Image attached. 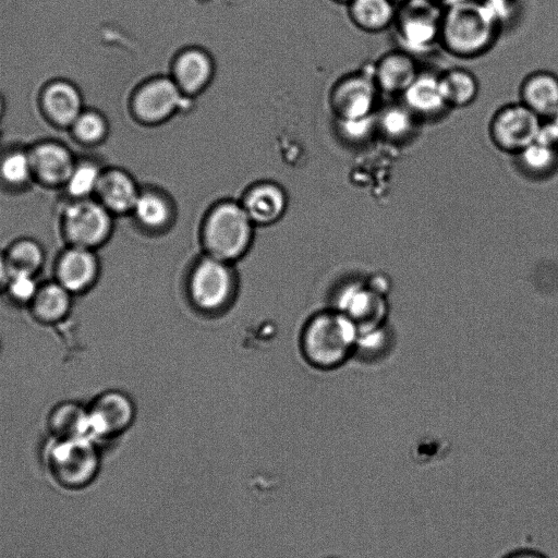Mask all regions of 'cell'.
I'll return each instance as SVG.
<instances>
[{
    "label": "cell",
    "mask_w": 558,
    "mask_h": 558,
    "mask_svg": "<svg viewBox=\"0 0 558 558\" xmlns=\"http://www.w3.org/2000/svg\"><path fill=\"white\" fill-rule=\"evenodd\" d=\"M497 36V15L486 4L463 1L449 5L441 15L439 41L458 58L485 53Z\"/></svg>",
    "instance_id": "obj_1"
},
{
    "label": "cell",
    "mask_w": 558,
    "mask_h": 558,
    "mask_svg": "<svg viewBox=\"0 0 558 558\" xmlns=\"http://www.w3.org/2000/svg\"><path fill=\"white\" fill-rule=\"evenodd\" d=\"M38 288L39 283L36 280V276L26 272L11 271L4 292L12 302L28 306Z\"/></svg>",
    "instance_id": "obj_33"
},
{
    "label": "cell",
    "mask_w": 558,
    "mask_h": 558,
    "mask_svg": "<svg viewBox=\"0 0 558 558\" xmlns=\"http://www.w3.org/2000/svg\"><path fill=\"white\" fill-rule=\"evenodd\" d=\"M538 137L558 148V110L542 120Z\"/></svg>",
    "instance_id": "obj_35"
},
{
    "label": "cell",
    "mask_w": 558,
    "mask_h": 558,
    "mask_svg": "<svg viewBox=\"0 0 558 558\" xmlns=\"http://www.w3.org/2000/svg\"><path fill=\"white\" fill-rule=\"evenodd\" d=\"M506 558H545L544 556L534 551H520L512 554Z\"/></svg>",
    "instance_id": "obj_37"
},
{
    "label": "cell",
    "mask_w": 558,
    "mask_h": 558,
    "mask_svg": "<svg viewBox=\"0 0 558 558\" xmlns=\"http://www.w3.org/2000/svg\"><path fill=\"white\" fill-rule=\"evenodd\" d=\"M43 107L56 124L71 126L83 111L82 96L72 83L54 81L43 93Z\"/></svg>",
    "instance_id": "obj_19"
},
{
    "label": "cell",
    "mask_w": 558,
    "mask_h": 558,
    "mask_svg": "<svg viewBox=\"0 0 558 558\" xmlns=\"http://www.w3.org/2000/svg\"><path fill=\"white\" fill-rule=\"evenodd\" d=\"M301 343L303 354L312 365L331 369L344 363L355 350L357 329L351 319L333 308L307 320Z\"/></svg>",
    "instance_id": "obj_2"
},
{
    "label": "cell",
    "mask_w": 558,
    "mask_h": 558,
    "mask_svg": "<svg viewBox=\"0 0 558 558\" xmlns=\"http://www.w3.org/2000/svg\"><path fill=\"white\" fill-rule=\"evenodd\" d=\"M48 426L52 438H90L88 409L77 403L66 402L57 405L50 413Z\"/></svg>",
    "instance_id": "obj_26"
},
{
    "label": "cell",
    "mask_w": 558,
    "mask_h": 558,
    "mask_svg": "<svg viewBox=\"0 0 558 558\" xmlns=\"http://www.w3.org/2000/svg\"><path fill=\"white\" fill-rule=\"evenodd\" d=\"M384 294L373 283L369 286L352 284L338 294L335 310L354 323L357 335L375 332L387 314Z\"/></svg>",
    "instance_id": "obj_9"
},
{
    "label": "cell",
    "mask_w": 558,
    "mask_h": 558,
    "mask_svg": "<svg viewBox=\"0 0 558 558\" xmlns=\"http://www.w3.org/2000/svg\"><path fill=\"white\" fill-rule=\"evenodd\" d=\"M336 1H338V2H342V3H347V4H348V3H349L350 1H352V0H336Z\"/></svg>",
    "instance_id": "obj_40"
},
{
    "label": "cell",
    "mask_w": 558,
    "mask_h": 558,
    "mask_svg": "<svg viewBox=\"0 0 558 558\" xmlns=\"http://www.w3.org/2000/svg\"><path fill=\"white\" fill-rule=\"evenodd\" d=\"M400 99L420 121L437 119L450 109L441 92L439 74L430 72H420Z\"/></svg>",
    "instance_id": "obj_15"
},
{
    "label": "cell",
    "mask_w": 558,
    "mask_h": 558,
    "mask_svg": "<svg viewBox=\"0 0 558 558\" xmlns=\"http://www.w3.org/2000/svg\"><path fill=\"white\" fill-rule=\"evenodd\" d=\"M96 194L112 215H124L132 213L140 192L128 173L111 169L101 173Z\"/></svg>",
    "instance_id": "obj_18"
},
{
    "label": "cell",
    "mask_w": 558,
    "mask_h": 558,
    "mask_svg": "<svg viewBox=\"0 0 558 558\" xmlns=\"http://www.w3.org/2000/svg\"><path fill=\"white\" fill-rule=\"evenodd\" d=\"M101 173L99 167L90 161L76 162L64 186L74 201L87 198L96 193Z\"/></svg>",
    "instance_id": "obj_30"
},
{
    "label": "cell",
    "mask_w": 558,
    "mask_h": 558,
    "mask_svg": "<svg viewBox=\"0 0 558 558\" xmlns=\"http://www.w3.org/2000/svg\"><path fill=\"white\" fill-rule=\"evenodd\" d=\"M34 175L28 151L21 149L7 153L0 160V178L10 186L27 184Z\"/></svg>",
    "instance_id": "obj_31"
},
{
    "label": "cell",
    "mask_w": 558,
    "mask_h": 558,
    "mask_svg": "<svg viewBox=\"0 0 558 558\" xmlns=\"http://www.w3.org/2000/svg\"><path fill=\"white\" fill-rule=\"evenodd\" d=\"M380 92L372 73L357 72L342 78L331 94L337 120L369 117L376 112Z\"/></svg>",
    "instance_id": "obj_8"
},
{
    "label": "cell",
    "mask_w": 558,
    "mask_h": 558,
    "mask_svg": "<svg viewBox=\"0 0 558 558\" xmlns=\"http://www.w3.org/2000/svg\"><path fill=\"white\" fill-rule=\"evenodd\" d=\"M396 4L401 5L409 0H392Z\"/></svg>",
    "instance_id": "obj_39"
},
{
    "label": "cell",
    "mask_w": 558,
    "mask_h": 558,
    "mask_svg": "<svg viewBox=\"0 0 558 558\" xmlns=\"http://www.w3.org/2000/svg\"><path fill=\"white\" fill-rule=\"evenodd\" d=\"M10 274L4 254H0V292L4 291Z\"/></svg>",
    "instance_id": "obj_36"
},
{
    "label": "cell",
    "mask_w": 558,
    "mask_h": 558,
    "mask_svg": "<svg viewBox=\"0 0 558 558\" xmlns=\"http://www.w3.org/2000/svg\"><path fill=\"white\" fill-rule=\"evenodd\" d=\"M181 89L174 81L154 80L140 88L133 99L136 116L146 122H159L171 116L182 104Z\"/></svg>",
    "instance_id": "obj_13"
},
{
    "label": "cell",
    "mask_w": 558,
    "mask_h": 558,
    "mask_svg": "<svg viewBox=\"0 0 558 558\" xmlns=\"http://www.w3.org/2000/svg\"><path fill=\"white\" fill-rule=\"evenodd\" d=\"M28 153L34 175L51 185H64L76 163L68 147L53 141L38 143Z\"/></svg>",
    "instance_id": "obj_16"
},
{
    "label": "cell",
    "mask_w": 558,
    "mask_h": 558,
    "mask_svg": "<svg viewBox=\"0 0 558 558\" xmlns=\"http://www.w3.org/2000/svg\"><path fill=\"white\" fill-rule=\"evenodd\" d=\"M375 120L377 136L392 143L410 140L421 122L402 101L377 109Z\"/></svg>",
    "instance_id": "obj_22"
},
{
    "label": "cell",
    "mask_w": 558,
    "mask_h": 558,
    "mask_svg": "<svg viewBox=\"0 0 558 558\" xmlns=\"http://www.w3.org/2000/svg\"><path fill=\"white\" fill-rule=\"evenodd\" d=\"M213 65L209 57L199 50L183 52L174 64L175 83L186 94H196L209 82Z\"/></svg>",
    "instance_id": "obj_24"
},
{
    "label": "cell",
    "mask_w": 558,
    "mask_h": 558,
    "mask_svg": "<svg viewBox=\"0 0 558 558\" xmlns=\"http://www.w3.org/2000/svg\"><path fill=\"white\" fill-rule=\"evenodd\" d=\"M54 276V280L73 295L88 292L100 276L96 251L69 245L57 258Z\"/></svg>",
    "instance_id": "obj_12"
},
{
    "label": "cell",
    "mask_w": 558,
    "mask_h": 558,
    "mask_svg": "<svg viewBox=\"0 0 558 558\" xmlns=\"http://www.w3.org/2000/svg\"><path fill=\"white\" fill-rule=\"evenodd\" d=\"M444 98L450 109L473 104L480 92L476 76L464 68H451L439 74Z\"/></svg>",
    "instance_id": "obj_25"
},
{
    "label": "cell",
    "mask_w": 558,
    "mask_h": 558,
    "mask_svg": "<svg viewBox=\"0 0 558 558\" xmlns=\"http://www.w3.org/2000/svg\"><path fill=\"white\" fill-rule=\"evenodd\" d=\"M542 119L522 102L498 108L489 120L488 135L499 150L518 155L539 135Z\"/></svg>",
    "instance_id": "obj_7"
},
{
    "label": "cell",
    "mask_w": 558,
    "mask_h": 558,
    "mask_svg": "<svg viewBox=\"0 0 558 558\" xmlns=\"http://www.w3.org/2000/svg\"><path fill=\"white\" fill-rule=\"evenodd\" d=\"M236 288L233 264L207 254L195 262L186 280L191 304L207 315L226 311L234 300Z\"/></svg>",
    "instance_id": "obj_4"
},
{
    "label": "cell",
    "mask_w": 558,
    "mask_h": 558,
    "mask_svg": "<svg viewBox=\"0 0 558 558\" xmlns=\"http://www.w3.org/2000/svg\"><path fill=\"white\" fill-rule=\"evenodd\" d=\"M520 168L535 179H547L558 171V148L537 137L515 155Z\"/></svg>",
    "instance_id": "obj_27"
},
{
    "label": "cell",
    "mask_w": 558,
    "mask_h": 558,
    "mask_svg": "<svg viewBox=\"0 0 558 558\" xmlns=\"http://www.w3.org/2000/svg\"><path fill=\"white\" fill-rule=\"evenodd\" d=\"M339 132L342 137L352 144H365L377 135L375 113L352 120H338Z\"/></svg>",
    "instance_id": "obj_34"
},
{
    "label": "cell",
    "mask_w": 558,
    "mask_h": 558,
    "mask_svg": "<svg viewBox=\"0 0 558 558\" xmlns=\"http://www.w3.org/2000/svg\"><path fill=\"white\" fill-rule=\"evenodd\" d=\"M242 206L254 226H268L280 219L287 201L278 186L260 184L246 194Z\"/></svg>",
    "instance_id": "obj_21"
},
{
    "label": "cell",
    "mask_w": 558,
    "mask_h": 558,
    "mask_svg": "<svg viewBox=\"0 0 558 558\" xmlns=\"http://www.w3.org/2000/svg\"><path fill=\"white\" fill-rule=\"evenodd\" d=\"M73 294L58 281L39 284L28 305L33 317L43 324L53 325L65 319L72 308Z\"/></svg>",
    "instance_id": "obj_20"
},
{
    "label": "cell",
    "mask_w": 558,
    "mask_h": 558,
    "mask_svg": "<svg viewBox=\"0 0 558 558\" xmlns=\"http://www.w3.org/2000/svg\"><path fill=\"white\" fill-rule=\"evenodd\" d=\"M71 126L76 137L86 144L102 141L108 129L106 119L94 110H83Z\"/></svg>",
    "instance_id": "obj_32"
},
{
    "label": "cell",
    "mask_w": 558,
    "mask_h": 558,
    "mask_svg": "<svg viewBox=\"0 0 558 558\" xmlns=\"http://www.w3.org/2000/svg\"><path fill=\"white\" fill-rule=\"evenodd\" d=\"M420 72L413 56L397 49L386 52L377 60L372 75L380 93L400 97Z\"/></svg>",
    "instance_id": "obj_14"
},
{
    "label": "cell",
    "mask_w": 558,
    "mask_h": 558,
    "mask_svg": "<svg viewBox=\"0 0 558 558\" xmlns=\"http://www.w3.org/2000/svg\"><path fill=\"white\" fill-rule=\"evenodd\" d=\"M112 228V214L98 201L75 199L62 214V231L72 246L96 251L110 239Z\"/></svg>",
    "instance_id": "obj_6"
},
{
    "label": "cell",
    "mask_w": 558,
    "mask_h": 558,
    "mask_svg": "<svg viewBox=\"0 0 558 558\" xmlns=\"http://www.w3.org/2000/svg\"><path fill=\"white\" fill-rule=\"evenodd\" d=\"M10 271L26 272L36 276L45 263L41 245L28 238L14 241L4 253Z\"/></svg>",
    "instance_id": "obj_29"
},
{
    "label": "cell",
    "mask_w": 558,
    "mask_h": 558,
    "mask_svg": "<svg viewBox=\"0 0 558 558\" xmlns=\"http://www.w3.org/2000/svg\"><path fill=\"white\" fill-rule=\"evenodd\" d=\"M441 15L424 0H409L398 7L395 24L408 46L422 49L439 40Z\"/></svg>",
    "instance_id": "obj_11"
},
{
    "label": "cell",
    "mask_w": 558,
    "mask_h": 558,
    "mask_svg": "<svg viewBox=\"0 0 558 558\" xmlns=\"http://www.w3.org/2000/svg\"><path fill=\"white\" fill-rule=\"evenodd\" d=\"M132 214L148 232L165 231L172 220V209L168 201L154 192L140 193Z\"/></svg>",
    "instance_id": "obj_28"
},
{
    "label": "cell",
    "mask_w": 558,
    "mask_h": 558,
    "mask_svg": "<svg viewBox=\"0 0 558 558\" xmlns=\"http://www.w3.org/2000/svg\"><path fill=\"white\" fill-rule=\"evenodd\" d=\"M3 109H4V102H3L2 97L0 96V116H1V114H2V112H3Z\"/></svg>",
    "instance_id": "obj_38"
},
{
    "label": "cell",
    "mask_w": 558,
    "mask_h": 558,
    "mask_svg": "<svg viewBox=\"0 0 558 558\" xmlns=\"http://www.w3.org/2000/svg\"><path fill=\"white\" fill-rule=\"evenodd\" d=\"M94 441L88 437L52 438L47 451V465L62 487L83 488L95 478L99 457Z\"/></svg>",
    "instance_id": "obj_5"
},
{
    "label": "cell",
    "mask_w": 558,
    "mask_h": 558,
    "mask_svg": "<svg viewBox=\"0 0 558 558\" xmlns=\"http://www.w3.org/2000/svg\"><path fill=\"white\" fill-rule=\"evenodd\" d=\"M87 409L89 436L93 440L123 433L135 416L132 399L119 390L100 393Z\"/></svg>",
    "instance_id": "obj_10"
},
{
    "label": "cell",
    "mask_w": 558,
    "mask_h": 558,
    "mask_svg": "<svg viewBox=\"0 0 558 558\" xmlns=\"http://www.w3.org/2000/svg\"><path fill=\"white\" fill-rule=\"evenodd\" d=\"M520 102L542 120L558 110V75L547 70L529 73L520 84Z\"/></svg>",
    "instance_id": "obj_17"
},
{
    "label": "cell",
    "mask_w": 558,
    "mask_h": 558,
    "mask_svg": "<svg viewBox=\"0 0 558 558\" xmlns=\"http://www.w3.org/2000/svg\"><path fill=\"white\" fill-rule=\"evenodd\" d=\"M348 5L351 21L367 33H380L395 24L399 7L392 0H352Z\"/></svg>",
    "instance_id": "obj_23"
},
{
    "label": "cell",
    "mask_w": 558,
    "mask_h": 558,
    "mask_svg": "<svg viewBox=\"0 0 558 558\" xmlns=\"http://www.w3.org/2000/svg\"><path fill=\"white\" fill-rule=\"evenodd\" d=\"M253 228L242 205L227 202L215 206L203 223L205 254L233 264L250 250Z\"/></svg>",
    "instance_id": "obj_3"
}]
</instances>
